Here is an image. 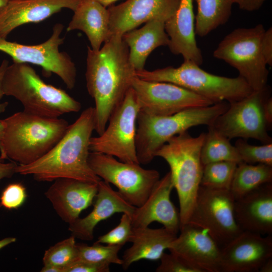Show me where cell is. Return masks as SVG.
<instances>
[{
  "label": "cell",
  "instance_id": "cell-1",
  "mask_svg": "<svg viewBox=\"0 0 272 272\" xmlns=\"http://www.w3.org/2000/svg\"><path fill=\"white\" fill-rule=\"evenodd\" d=\"M87 49L86 86L95 102V130L100 135L131 87L135 70L121 35H112L98 50Z\"/></svg>",
  "mask_w": 272,
  "mask_h": 272
},
{
  "label": "cell",
  "instance_id": "cell-2",
  "mask_svg": "<svg viewBox=\"0 0 272 272\" xmlns=\"http://www.w3.org/2000/svg\"><path fill=\"white\" fill-rule=\"evenodd\" d=\"M95 130V110L86 108L69 125L60 140L45 155L32 163L18 165L16 173L33 176L38 181L70 178L98 183L102 179L88 163L90 141Z\"/></svg>",
  "mask_w": 272,
  "mask_h": 272
},
{
  "label": "cell",
  "instance_id": "cell-3",
  "mask_svg": "<svg viewBox=\"0 0 272 272\" xmlns=\"http://www.w3.org/2000/svg\"><path fill=\"white\" fill-rule=\"evenodd\" d=\"M1 121L0 156L21 165L32 163L47 153L69 125L64 119L42 117L24 110Z\"/></svg>",
  "mask_w": 272,
  "mask_h": 272
},
{
  "label": "cell",
  "instance_id": "cell-4",
  "mask_svg": "<svg viewBox=\"0 0 272 272\" xmlns=\"http://www.w3.org/2000/svg\"><path fill=\"white\" fill-rule=\"evenodd\" d=\"M2 87L4 95L14 97L24 111L34 115L59 118L81 109L80 102L64 90L44 82L28 63L13 62L9 65Z\"/></svg>",
  "mask_w": 272,
  "mask_h": 272
},
{
  "label": "cell",
  "instance_id": "cell-5",
  "mask_svg": "<svg viewBox=\"0 0 272 272\" xmlns=\"http://www.w3.org/2000/svg\"><path fill=\"white\" fill-rule=\"evenodd\" d=\"M228 107V102L222 101L210 106L188 108L167 116H152L140 111L135 137L140 164L152 162L156 152L173 137L193 126L211 125Z\"/></svg>",
  "mask_w": 272,
  "mask_h": 272
},
{
  "label": "cell",
  "instance_id": "cell-6",
  "mask_svg": "<svg viewBox=\"0 0 272 272\" xmlns=\"http://www.w3.org/2000/svg\"><path fill=\"white\" fill-rule=\"evenodd\" d=\"M205 133L192 137L187 131L170 139L155 153L168 164L179 203L180 227L188 222L200 186L203 165L200 150Z\"/></svg>",
  "mask_w": 272,
  "mask_h": 272
},
{
  "label": "cell",
  "instance_id": "cell-7",
  "mask_svg": "<svg viewBox=\"0 0 272 272\" xmlns=\"http://www.w3.org/2000/svg\"><path fill=\"white\" fill-rule=\"evenodd\" d=\"M190 60L178 67L167 66L153 71H135L141 79L175 84L206 98L215 103H231L243 99L253 90L241 77L229 78L209 73Z\"/></svg>",
  "mask_w": 272,
  "mask_h": 272
},
{
  "label": "cell",
  "instance_id": "cell-8",
  "mask_svg": "<svg viewBox=\"0 0 272 272\" xmlns=\"http://www.w3.org/2000/svg\"><path fill=\"white\" fill-rule=\"evenodd\" d=\"M264 31L261 24L235 29L224 37L213 52L215 58L235 68L253 90L267 85L269 71L261 47Z\"/></svg>",
  "mask_w": 272,
  "mask_h": 272
},
{
  "label": "cell",
  "instance_id": "cell-9",
  "mask_svg": "<svg viewBox=\"0 0 272 272\" xmlns=\"http://www.w3.org/2000/svg\"><path fill=\"white\" fill-rule=\"evenodd\" d=\"M235 201L228 189L200 186L187 223L207 231L222 250L243 231L235 219Z\"/></svg>",
  "mask_w": 272,
  "mask_h": 272
},
{
  "label": "cell",
  "instance_id": "cell-10",
  "mask_svg": "<svg viewBox=\"0 0 272 272\" xmlns=\"http://www.w3.org/2000/svg\"><path fill=\"white\" fill-rule=\"evenodd\" d=\"M271 89L267 85L253 90L243 99L229 103L227 109L210 125L230 140L234 138L253 139L262 144L272 143L263 107L271 97Z\"/></svg>",
  "mask_w": 272,
  "mask_h": 272
},
{
  "label": "cell",
  "instance_id": "cell-11",
  "mask_svg": "<svg viewBox=\"0 0 272 272\" xmlns=\"http://www.w3.org/2000/svg\"><path fill=\"white\" fill-rule=\"evenodd\" d=\"M88 163L97 176L116 187L120 194L135 207L143 204L160 179L156 170L145 169L140 163L123 162L101 153L90 152Z\"/></svg>",
  "mask_w": 272,
  "mask_h": 272
},
{
  "label": "cell",
  "instance_id": "cell-12",
  "mask_svg": "<svg viewBox=\"0 0 272 272\" xmlns=\"http://www.w3.org/2000/svg\"><path fill=\"white\" fill-rule=\"evenodd\" d=\"M140 111L135 93L131 87L110 116L102 133L91 137L90 151L111 155L123 162L140 163L135 146Z\"/></svg>",
  "mask_w": 272,
  "mask_h": 272
},
{
  "label": "cell",
  "instance_id": "cell-13",
  "mask_svg": "<svg viewBox=\"0 0 272 272\" xmlns=\"http://www.w3.org/2000/svg\"><path fill=\"white\" fill-rule=\"evenodd\" d=\"M63 28L61 24H56L49 39L37 45L20 44L0 37V51L10 56L14 62L36 64L46 73L56 75L72 89L76 84L77 70L70 56L59 51L64 40L61 36Z\"/></svg>",
  "mask_w": 272,
  "mask_h": 272
},
{
  "label": "cell",
  "instance_id": "cell-14",
  "mask_svg": "<svg viewBox=\"0 0 272 272\" xmlns=\"http://www.w3.org/2000/svg\"><path fill=\"white\" fill-rule=\"evenodd\" d=\"M140 111L152 116L170 115L188 108L215 104L175 84L143 80L135 76L131 84Z\"/></svg>",
  "mask_w": 272,
  "mask_h": 272
},
{
  "label": "cell",
  "instance_id": "cell-15",
  "mask_svg": "<svg viewBox=\"0 0 272 272\" xmlns=\"http://www.w3.org/2000/svg\"><path fill=\"white\" fill-rule=\"evenodd\" d=\"M179 230L168 248L170 252L200 272H222L221 249L207 231L190 223Z\"/></svg>",
  "mask_w": 272,
  "mask_h": 272
},
{
  "label": "cell",
  "instance_id": "cell-16",
  "mask_svg": "<svg viewBox=\"0 0 272 272\" xmlns=\"http://www.w3.org/2000/svg\"><path fill=\"white\" fill-rule=\"evenodd\" d=\"M181 0H127L109 6L111 36L122 35L150 20L167 21L177 10Z\"/></svg>",
  "mask_w": 272,
  "mask_h": 272
},
{
  "label": "cell",
  "instance_id": "cell-17",
  "mask_svg": "<svg viewBox=\"0 0 272 272\" xmlns=\"http://www.w3.org/2000/svg\"><path fill=\"white\" fill-rule=\"evenodd\" d=\"M243 231L221 250L222 272H257L272 257V236Z\"/></svg>",
  "mask_w": 272,
  "mask_h": 272
},
{
  "label": "cell",
  "instance_id": "cell-18",
  "mask_svg": "<svg viewBox=\"0 0 272 272\" xmlns=\"http://www.w3.org/2000/svg\"><path fill=\"white\" fill-rule=\"evenodd\" d=\"M174 188L170 171L156 182L142 205L135 207L131 216L133 228L148 227L156 222L177 234L180 220L178 212L170 199Z\"/></svg>",
  "mask_w": 272,
  "mask_h": 272
},
{
  "label": "cell",
  "instance_id": "cell-19",
  "mask_svg": "<svg viewBox=\"0 0 272 272\" xmlns=\"http://www.w3.org/2000/svg\"><path fill=\"white\" fill-rule=\"evenodd\" d=\"M98 183L59 178L54 180L44 194L58 216L69 224L92 204L98 191Z\"/></svg>",
  "mask_w": 272,
  "mask_h": 272
},
{
  "label": "cell",
  "instance_id": "cell-20",
  "mask_svg": "<svg viewBox=\"0 0 272 272\" xmlns=\"http://www.w3.org/2000/svg\"><path fill=\"white\" fill-rule=\"evenodd\" d=\"M80 0H10L0 10V37L21 25L39 23L63 9L73 11Z\"/></svg>",
  "mask_w": 272,
  "mask_h": 272
},
{
  "label": "cell",
  "instance_id": "cell-21",
  "mask_svg": "<svg viewBox=\"0 0 272 272\" xmlns=\"http://www.w3.org/2000/svg\"><path fill=\"white\" fill-rule=\"evenodd\" d=\"M135 207L128 203L110 184L101 180L92 211L86 217H80L69 224V231L76 238L90 241L94 238L97 225L116 213H125L131 217Z\"/></svg>",
  "mask_w": 272,
  "mask_h": 272
},
{
  "label": "cell",
  "instance_id": "cell-22",
  "mask_svg": "<svg viewBox=\"0 0 272 272\" xmlns=\"http://www.w3.org/2000/svg\"><path fill=\"white\" fill-rule=\"evenodd\" d=\"M236 222L243 231L272 235V182L235 201Z\"/></svg>",
  "mask_w": 272,
  "mask_h": 272
},
{
  "label": "cell",
  "instance_id": "cell-23",
  "mask_svg": "<svg viewBox=\"0 0 272 272\" xmlns=\"http://www.w3.org/2000/svg\"><path fill=\"white\" fill-rule=\"evenodd\" d=\"M193 0H181L174 14L165 22V30L169 37L171 52L181 55L184 60L199 65L203 62L201 49L195 39Z\"/></svg>",
  "mask_w": 272,
  "mask_h": 272
},
{
  "label": "cell",
  "instance_id": "cell-24",
  "mask_svg": "<svg viewBox=\"0 0 272 272\" xmlns=\"http://www.w3.org/2000/svg\"><path fill=\"white\" fill-rule=\"evenodd\" d=\"M176 236L177 234L164 227H133L129 241L132 244L124 252L121 265L126 270L132 263L142 259H160Z\"/></svg>",
  "mask_w": 272,
  "mask_h": 272
},
{
  "label": "cell",
  "instance_id": "cell-25",
  "mask_svg": "<svg viewBox=\"0 0 272 272\" xmlns=\"http://www.w3.org/2000/svg\"><path fill=\"white\" fill-rule=\"evenodd\" d=\"M67 28V31L79 30L85 33L91 48L98 50L111 36L107 9L95 0H80Z\"/></svg>",
  "mask_w": 272,
  "mask_h": 272
},
{
  "label": "cell",
  "instance_id": "cell-26",
  "mask_svg": "<svg viewBox=\"0 0 272 272\" xmlns=\"http://www.w3.org/2000/svg\"><path fill=\"white\" fill-rule=\"evenodd\" d=\"M129 48V60L135 71L144 69L150 54L156 48L168 46L169 37L165 30V21L150 20L140 29H134L122 35Z\"/></svg>",
  "mask_w": 272,
  "mask_h": 272
},
{
  "label": "cell",
  "instance_id": "cell-27",
  "mask_svg": "<svg viewBox=\"0 0 272 272\" xmlns=\"http://www.w3.org/2000/svg\"><path fill=\"white\" fill-rule=\"evenodd\" d=\"M272 182V166L263 164H238L229 191L235 200L260 186Z\"/></svg>",
  "mask_w": 272,
  "mask_h": 272
},
{
  "label": "cell",
  "instance_id": "cell-28",
  "mask_svg": "<svg viewBox=\"0 0 272 272\" xmlns=\"http://www.w3.org/2000/svg\"><path fill=\"white\" fill-rule=\"evenodd\" d=\"M197 5L195 16V34L207 36L226 23L231 14L232 0H193Z\"/></svg>",
  "mask_w": 272,
  "mask_h": 272
},
{
  "label": "cell",
  "instance_id": "cell-29",
  "mask_svg": "<svg viewBox=\"0 0 272 272\" xmlns=\"http://www.w3.org/2000/svg\"><path fill=\"white\" fill-rule=\"evenodd\" d=\"M230 140L208 126L200 150L202 165L219 161H231L240 164L243 162L235 146Z\"/></svg>",
  "mask_w": 272,
  "mask_h": 272
},
{
  "label": "cell",
  "instance_id": "cell-30",
  "mask_svg": "<svg viewBox=\"0 0 272 272\" xmlns=\"http://www.w3.org/2000/svg\"><path fill=\"white\" fill-rule=\"evenodd\" d=\"M237 165L231 161H219L203 165L200 186L229 190Z\"/></svg>",
  "mask_w": 272,
  "mask_h": 272
},
{
  "label": "cell",
  "instance_id": "cell-31",
  "mask_svg": "<svg viewBox=\"0 0 272 272\" xmlns=\"http://www.w3.org/2000/svg\"><path fill=\"white\" fill-rule=\"evenodd\" d=\"M77 247L79 259L96 264H122L118 253L122 246L94 243L92 245L77 244Z\"/></svg>",
  "mask_w": 272,
  "mask_h": 272
},
{
  "label": "cell",
  "instance_id": "cell-32",
  "mask_svg": "<svg viewBox=\"0 0 272 272\" xmlns=\"http://www.w3.org/2000/svg\"><path fill=\"white\" fill-rule=\"evenodd\" d=\"M76 238L71 235L45 250L42 261L43 265H53L64 268L79 257Z\"/></svg>",
  "mask_w": 272,
  "mask_h": 272
},
{
  "label": "cell",
  "instance_id": "cell-33",
  "mask_svg": "<svg viewBox=\"0 0 272 272\" xmlns=\"http://www.w3.org/2000/svg\"><path fill=\"white\" fill-rule=\"evenodd\" d=\"M234 146L243 162L272 166V143L255 146L249 144L245 139H239Z\"/></svg>",
  "mask_w": 272,
  "mask_h": 272
},
{
  "label": "cell",
  "instance_id": "cell-34",
  "mask_svg": "<svg viewBox=\"0 0 272 272\" xmlns=\"http://www.w3.org/2000/svg\"><path fill=\"white\" fill-rule=\"evenodd\" d=\"M132 229L131 217L123 213L118 225L99 236L95 243L123 246L126 243L129 242Z\"/></svg>",
  "mask_w": 272,
  "mask_h": 272
},
{
  "label": "cell",
  "instance_id": "cell-35",
  "mask_svg": "<svg viewBox=\"0 0 272 272\" xmlns=\"http://www.w3.org/2000/svg\"><path fill=\"white\" fill-rule=\"evenodd\" d=\"M25 187L21 183L9 184L0 197V206L8 210H17L21 207L27 198Z\"/></svg>",
  "mask_w": 272,
  "mask_h": 272
},
{
  "label": "cell",
  "instance_id": "cell-36",
  "mask_svg": "<svg viewBox=\"0 0 272 272\" xmlns=\"http://www.w3.org/2000/svg\"><path fill=\"white\" fill-rule=\"evenodd\" d=\"M160 259V264L156 269V272H200L171 252H164Z\"/></svg>",
  "mask_w": 272,
  "mask_h": 272
},
{
  "label": "cell",
  "instance_id": "cell-37",
  "mask_svg": "<svg viewBox=\"0 0 272 272\" xmlns=\"http://www.w3.org/2000/svg\"><path fill=\"white\" fill-rule=\"evenodd\" d=\"M109 264H96L78 259L63 269V272H109Z\"/></svg>",
  "mask_w": 272,
  "mask_h": 272
},
{
  "label": "cell",
  "instance_id": "cell-38",
  "mask_svg": "<svg viewBox=\"0 0 272 272\" xmlns=\"http://www.w3.org/2000/svg\"><path fill=\"white\" fill-rule=\"evenodd\" d=\"M262 52L267 65L272 66V28L265 30L261 41Z\"/></svg>",
  "mask_w": 272,
  "mask_h": 272
},
{
  "label": "cell",
  "instance_id": "cell-39",
  "mask_svg": "<svg viewBox=\"0 0 272 272\" xmlns=\"http://www.w3.org/2000/svg\"><path fill=\"white\" fill-rule=\"evenodd\" d=\"M267 0H232L241 10L252 12L259 10Z\"/></svg>",
  "mask_w": 272,
  "mask_h": 272
},
{
  "label": "cell",
  "instance_id": "cell-40",
  "mask_svg": "<svg viewBox=\"0 0 272 272\" xmlns=\"http://www.w3.org/2000/svg\"><path fill=\"white\" fill-rule=\"evenodd\" d=\"M18 166L17 163L12 161L5 163V159L0 156V181L4 178H11L16 173Z\"/></svg>",
  "mask_w": 272,
  "mask_h": 272
},
{
  "label": "cell",
  "instance_id": "cell-41",
  "mask_svg": "<svg viewBox=\"0 0 272 272\" xmlns=\"http://www.w3.org/2000/svg\"><path fill=\"white\" fill-rule=\"evenodd\" d=\"M8 65L9 61L6 59H4L0 65V100L4 95L2 90V83L4 73ZM8 105V102H0V113L6 110Z\"/></svg>",
  "mask_w": 272,
  "mask_h": 272
},
{
  "label": "cell",
  "instance_id": "cell-42",
  "mask_svg": "<svg viewBox=\"0 0 272 272\" xmlns=\"http://www.w3.org/2000/svg\"><path fill=\"white\" fill-rule=\"evenodd\" d=\"M264 114L265 120L270 128L272 126V97H270L265 102L264 107Z\"/></svg>",
  "mask_w": 272,
  "mask_h": 272
},
{
  "label": "cell",
  "instance_id": "cell-43",
  "mask_svg": "<svg viewBox=\"0 0 272 272\" xmlns=\"http://www.w3.org/2000/svg\"><path fill=\"white\" fill-rule=\"evenodd\" d=\"M259 272H271L272 271V257L267 259L260 266Z\"/></svg>",
  "mask_w": 272,
  "mask_h": 272
},
{
  "label": "cell",
  "instance_id": "cell-44",
  "mask_svg": "<svg viewBox=\"0 0 272 272\" xmlns=\"http://www.w3.org/2000/svg\"><path fill=\"white\" fill-rule=\"evenodd\" d=\"M16 241L15 237H9L5 238L0 240V250L4 247L12 244Z\"/></svg>",
  "mask_w": 272,
  "mask_h": 272
},
{
  "label": "cell",
  "instance_id": "cell-45",
  "mask_svg": "<svg viewBox=\"0 0 272 272\" xmlns=\"http://www.w3.org/2000/svg\"><path fill=\"white\" fill-rule=\"evenodd\" d=\"M41 272H63L62 268L53 265H43Z\"/></svg>",
  "mask_w": 272,
  "mask_h": 272
},
{
  "label": "cell",
  "instance_id": "cell-46",
  "mask_svg": "<svg viewBox=\"0 0 272 272\" xmlns=\"http://www.w3.org/2000/svg\"><path fill=\"white\" fill-rule=\"evenodd\" d=\"M100 3L105 7H109L118 0H95Z\"/></svg>",
  "mask_w": 272,
  "mask_h": 272
},
{
  "label": "cell",
  "instance_id": "cell-47",
  "mask_svg": "<svg viewBox=\"0 0 272 272\" xmlns=\"http://www.w3.org/2000/svg\"><path fill=\"white\" fill-rule=\"evenodd\" d=\"M10 0H0V10L4 8Z\"/></svg>",
  "mask_w": 272,
  "mask_h": 272
},
{
  "label": "cell",
  "instance_id": "cell-48",
  "mask_svg": "<svg viewBox=\"0 0 272 272\" xmlns=\"http://www.w3.org/2000/svg\"><path fill=\"white\" fill-rule=\"evenodd\" d=\"M3 130V125L1 121V120H0V137L2 135Z\"/></svg>",
  "mask_w": 272,
  "mask_h": 272
}]
</instances>
